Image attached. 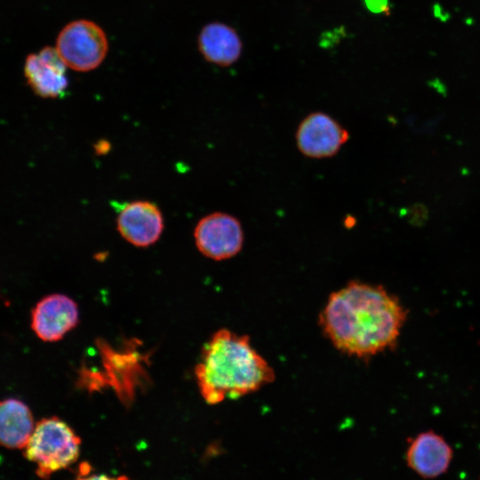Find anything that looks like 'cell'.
<instances>
[{
	"label": "cell",
	"instance_id": "obj_12",
	"mask_svg": "<svg viewBox=\"0 0 480 480\" xmlns=\"http://www.w3.org/2000/svg\"><path fill=\"white\" fill-rule=\"evenodd\" d=\"M35 428L29 407L16 398L0 401V445L7 449L26 446Z\"/></svg>",
	"mask_w": 480,
	"mask_h": 480
},
{
	"label": "cell",
	"instance_id": "obj_3",
	"mask_svg": "<svg viewBox=\"0 0 480 480\" xmlns=\"http://www.w3.org/2000/svg\"><path fill=\"white\" fill-rule=\"evenodd\" d=\"M81 439L62 420L52 416L39 420L24 447V456L33 462L36 475L47 480L68 468L80 454Z\"/></svg>",
	"mask_w": 480,
	"mask_h": 480
},
{
	"label": "cell",
	"instance_id": "obj_2",
	"mask_svg": "<svg viewBox=\"0 0 480 480\" xmlns=\"http://www.w3.org/2000/svg\"><path fill=\"white\" fill-rule=\"evenodd\" d=\"M199 391L209 404L253 393L275 380V372L251 345L247 335L216 332L204 346L196 366Z\"/></svg>",
	"mask_w": 480,
	"mask_h": 480
},
{
	"label": "cell",
	"instance_id": "obj_8",
	"mask_svg": "<svg viewBox=\"0 0 480 480\" xmlns=\"http://www.w3.org/2000/svg\"><path fill=\"white\" fill-rule=\"evenodd\" d=\"M79 320L76 303L69 297L54 293L41 299L31 313V328L44 341L62 339Z\"/></svg>",
	"mask_w": 480,
	"mask_h": 480
},
{
	"label": "cell",
	"instance_id": "obj_11",
	"mask_svg": "<svg viewBox=\"0 0 480 480\" xmlns=\"http://www.w3.org/2000/svg\"><path fill=\"white\" fill-rule=\"evenodd\" d=\"M198 49L210 63L228 67L235 63L242 52V42L236 31L221 22L204 26L197 38Z\"/></svg>",
	"mask_w": 480,
	"mask_h": 480
},
{
	"label": "cell",
	"instance_id": "obj_10",
	"mask_svg": "<svg viewBox=\"0 0 480 480\" xmlns=\"http://www.w3.org/2000/svg\"><path fill=\"white\" fill-rule=\"evenodd\" d=\"M452 454L451 445L441 435L427 430L409 440L405 458L418 476L432 479L448 470Z\"/></svg>",
	"mask_w": 480,
	"mask_h": 480
},
{
	"label": "cell",
	"instance_id": "obj_5",
	"mask_svg": "<svg viewBox=\"0 0 480 480\" xmlns=\"http://www.w3.org/2000/svg\"><path fill=\"white\" fill-rule=\"evenodd\" d=\"M197 249L204 256L223 260L236 256L244 244V230L235 216L216 212L202 218L194 230Z\"/></svg>",
	"mask_w": 480,
	"mask_h": 480
},
{
	"label": "cell",
	"instance_id": "obj_9",
	"mask_svg": "<svg viewBox=\"0 0 480 480\" xmlns=\"http://www.w3.org/2000/svg\"><path fill=\"white\" fill-rule=\"evenodd\" d=\"M67 68L56 48L47 46L27 57L24 73L28 84L37 95L59 98L68 85Z\"/></svg>",
	"mask_w": 480,
	"mask_h": 480
},
{
	"label": "cell",
	"instance_id": "obj_7",
	"mask_svg": "<svg viewBox=\"0 0 480 480\" xmlns=\"http://www.w3.org/2000/svg\"><path fill=\"white\" fill-rule=\"evenodd\" d=\"M117 230L124 239L137 247L155 244L164 230V217L158 206L137 200L118 204Z\"/></svg>",
	"mask_w": 480,
	"mask_h": 480
},
{
	"label": "cell",
	"instance_id": "obj_4",
	"mask_svg": "<svg viewBox=\"0 0 480 480\" xmlns=\"http://www.w3.org/2000/svg\"><path fill=\"white\" fill-rule=\"evenodd\" d=\"M55 48L68 68L86 72L102 63L108 50V41L99 25L78 20L61 29Z\"/></svg>",
	"mask_w": 480,
	"mask_h": 480
},
{
	"label": "cell",
	"instance_id": "obj_13",
	"mask_svg": "<svg viewBox=\"0 0 480 480\" xmlns=\"http://www.w3.org/2000/svg\"><path fill=\"white\" fill-rule=\"evenodd\" d=\"M365 7L372 13H388L389 10L388 0H364Z\"/></svg>",
	"mask_w": 480,
	"mask_h": 480
},
{
	"label": "cell",
	"instance_id": "obj_6",
	"mask_svg": "<svg viewBox=\"0 0 480 480\" xmlns=\"http://www.w3.org/2000/svg\"><path fill=\"white\" fill-rule=\"evenodd\" d=\"M348 139L346 128L330 115L320 111L306 116L295 133L299 151L315 159L335 156Z\"/></svg>",
	"mask_w": 480,
	"mask_h": 480
},
{
	"label": "cell",
	"instance_id": "obj_1",
	"mask_svg": "<svg viewBox=\"0 0 480 480\" xmlns=\"http://www.w3.org/2000/svg\"><path fill=\"white\" fill-rule=\"evenodd\" d=\"M406 315L381 285L352 281L330 294L319 325L338 350L368 358L395 346Z\"/></svg>",
	"mask_w": 480,
	"mask_h": 480
},
{
	"label": "cell",
	"instance_id": "obj_14",
	"mask_svg": "<svg viewBox=\"0 0 480 480\" xmlns=\"http://www.w3.org/2000/svg\"><path fill=\"white\" fill-rule=\"evenodd\" d=\"M76 480H130V479L125 476L112 477L104 474L90 475L88 468H85V470H83V468L81 467L80 476Z\"/></svg>",
	"mask_w": 480,
	"mask_h": 480
}]
</instances>
